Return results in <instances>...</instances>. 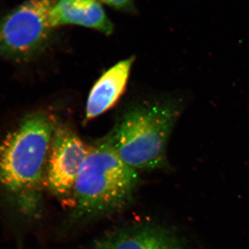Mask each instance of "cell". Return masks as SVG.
Returning a JSON list of instances; mask_svg holds the SVG:
<instances>
[{
    "mask_svg": "<svg viewBox=\"0 0 249 249\" xmlns=\"http://www.w3.org/2000/svg\"><path fill=\"white\" fill-rule=\"evenodd\" d=\"M133 62L132 57L122 60L100 77L87 101L85 120L91 121L101 115L119 101L125 89Z\"/></svg>",
    "mask_w": 249,
    "mask_h": 249,
    "instance_id": "52a82bcc",
    "label": "cell"
},
{
    "mask_svg": "<svg viewBox=\"0 0 249 249\" xmlns=\"http://www.w3.org/2000/svg\"><path fill=\"white\" fill-rule=\"evenodd\" d=\"M56 122L43 111L26 116L0 144V191L12 208L36 213Z\"/></svg>",
    "mask_w": 249,
    "mask_h": 249,
    "instance_id": "6da1fadb",
    "label": "cell"
},
{
    "mask_svg": "<svg viewBox=\"0 0 249 249\" xmlns=\"http://www.w3.org/2000/svg\"><path fill=\"white\" fill-rule=\"evenodd\" d=\"M138 183L137 170L106 140L91 145L73 187L72 216L83 220L116 212L132 200Z\"/></svg>",
    "mask_w": 249,
    "mask_h": 249,
    "instance_id": "3957f363",
    "label": "cell"
},
{
    "mask_svg": "<svg viewBox=\"0 0 249 249\" xmlns=\"http://www.w3.org/2000/svg\"><path fill=\"white\" fill-rule=\"evenodd\" d=\"M90 146L68 127L56 126L46 170V181L54 195L63 196L73 192Z\"/></svg>",
    "mask_w": 249,
    "mask_h": 249,
    "instance_id": "5b68a950",
    "label": "cell"
},
{
    "mask_svg": "<svg viewBox=\"0 0 249 249\" xmlns=\"http://www.w3.org/2000/svg\"><path fill=\"white\" fill-rule=\"evenodd\" d=\"M56 0H26L0 19V58L28 61L48 45Z\"/></svg>",
    "mask_w": 249,
    "mask_h": 249,
    "instance_id": "277c9868",
    "label": "cell"
},
{
    "mask_svg": "<svg viewBox=\"0 0 249 249\" xmlns=\"http://www.w3.org/2000/svg\"><path fill=\"white\" fill-rule=\"evenodd\" d=\"M183 106L176 98L139 103L124 113L105 140L135 170L163 168L168 139Z\"/></svg>",
    "mask_w": 249,
    "mask_h": 249,
    "instance_id": "7a4b0ae2",
    "label": "cell"
},
{
    "mask_svg": "<svg viewBox=\"0 0 249 249\" xmlns=\"http://www.w3.org/2000/svg\"><path fill=\"white\" fill-rule=\"evenodd\" d=\"M92 249H182L166 229L142 224L117 231L98 241Z\"/></svg>",
    "mask_w": 249,
    "mask_h": 249,
    "instance_id": "8992f818",
    "label": "cell"
},
{
    "mask_svg": "<svg viewBox=\"0 0 249 249\" xmlns=\"http://www.w3.org/2000/svg\"><path fill=\"white\" fill-rule=\"evenodd\" d=\"M51 22L53 28L73 24L96 29L106 35H110L114 30L97 0H56L51 13Z\"/></svg>",
    "mask_w": 249,
    "mask_h": 249,
    "instance_id": "ba28073f",
    "label": "cell"
},
{
    "mask_svg": "<svg viewBox=\"0 0 249 249\" xmlns=\"http://www.w3.org/2000/svg\"><path fill=\"white\" fill-rule=\"evenodd\" d=\"M104 4L122 11H128L132 9L133 0H100Z\"/></svg>",
    "mask_w": 249,
    "mask_h": 249,
    "instance_id": "9c48e42d",
    "label": "cell"
}]
</instances>
